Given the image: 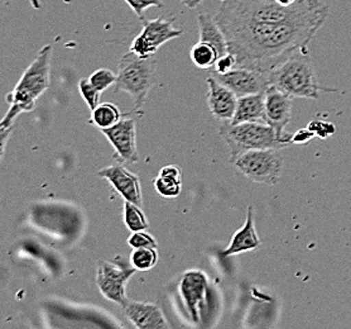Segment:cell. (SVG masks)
Wrapping results in <instances>:
<instances>
[{"mask_svg": "<svg viewBox=\"0 0 351 329\" xmlns=\"http://www.w3.org/2000/svg\"><path fill=\"white\" fill-rule=\"evenodd\" d=\"M328 16L326 5L311 14L280 23L223 21L217 25L226 37L235 67L269 73L288 57L306 49Z\"/></svg>", "mask_w": 351, "mask_h": 329, "instance_id": "6da1fadb", "label": "cell"}, {"mask_svg": "<svg viewBox=\"0 0 351 329\" xmlns=\"http://www.w3.org/2000/svg\"><path fill=\"white\" fill-rule=\"evenodd\" d=\"M326 5L321 0H295V3L288 7L276 0H220L215 19L216 22L280 23L311 14Z\"/></svg>", "mask_w": 351, "mask_h": 329, "instance_id": "7a4b0ae2", "label": "cell"}, {"mask_svg": "<svg viewBox=\"0 0 351 329\" xmlns=\"http://www.w3.org/2000/svg\"><path fill=\"white\" fill-rule=\"evenodd\" d=\"M51 57L52 46L46 45L21 76L16 88L8 93L7 103L9 109L0 123V128H13L19 114L34 111L37 99L49 87Z\"/></svg>", "mask_w": 351, "mask_h": 329, "instance_id": "3957f363", "label": "cell"}, {"mask_svg": "<svg viewBox=\"0 0 351 329\" xmlns=\"http://www.w3.org/2000/svg\"><path fill=\"white\" fill-rule=\"evenodd\" d=\"M268 78L271 87L291 98L317 99L322 90H330L319 87L313 63L306 49L288 57L268 73Z\"/></svg>", "mask_w": 351, "mask_h": 329, "instance_id": "277c9868", "label": "cell"}, {"mask_svg": "<svg viewBox=\"0 0 351 329\" xmlns=\"http://www.w3.org/2000/svg\"><path fill=\"white\" fill-rule=\"evenodd\" d=\"M219 133L229 148L232 162L247 151L265 148L280 150L292 144V139L282 138L268 123L261 122H247L239 124L223 122L219 127Z\"/></svg>", "mask_w": 351, "mask_h": 329, "instance_id": "5b68a950", "label": "cell"}, {"mask_svg": "<svg viewBox=\"0 0 351 329\" xmlns=\"http://www.w3.org/2000/svg\"><path fill=\"white\" fill-rule=\"evenodd\" d=\"M115 93H127L136 109L142 108L157 80V61L153 57L143 58L129 51L120 58Z\"/></svg>", "mask_w": 351, "mask_h": 329, "instance_id": "8992f818", "label": "cell"}, {"mask_svg": "<svg viewBox=\"0 0 351 329\" xmlns=\"http://www.w3.org/2000/svg\"><path fill=\"white\" fill-rule=\"evenodd\" d=\"M232 163L249 180L273 186L280 183L285 161L280 150L265 148L241 153Z\"/></svg>", "mask_w": 351, "mask_h": 329, "instance_id": "52a82bcc", "label": "cell"}, {"mask_svg": "<svg viewBox=\"0 0 351 329\" xmlns=\"http://www.w3.org/2000/svg\"><path fill=\"white\" fill-rule=\"evenodd\" d=\"M136 273V267L129 266L121 258L112 261L99 260L96 285L105 299L124 306L129 300L125 291L127 282Z\"/></svg>", "mask_w": 351, "mask_h": 329, "instance_id": "ba28073f", "label": "cell"}, {"mask_svg": "<svg viewBox=\"0 0 351 329\" xmlns=\"http://www.w3.org/2000/svg\"><path fill=\"white\" fill-rule=\"evenodd\" d=\"M184 31L175 25V18H157L144 22L143 28L130 45V51L139 57H152L168 41L178 38Z\"/></svg>", "mask_w": 351, "mask_h": 329, "instance_id": "9c48e42d", "label": "cell"}, {"mask_svg": "<svg viewBox=\"0 0 351 329\" xmlns=\"http://www.w3.org/2000/svg\"><path fill=\"white\" fill-rule=\"evenodd\" d=\"M101 133L114 147V159L119 163H136L139 161L136 118H121L110 128L101 129Z\"/></svg>", "mask_w": 351, "mask_h": 329, "instance_id": "30bf717a", "label": "cell"}, {"mask_svg": "<svg viewBox=\"0 0 351 329\" xmlns=\"http://www.w3.org/2000/svg\"><path fill=\"white\" fill-rule=\"evenodd\" d=\"M216 80L230 89L238 98L264 93L271 87L268 73H259L245 67H234L226 73L211 71Z\"/></svg>", "mask_w": 351, "mask_h": 329, "instance_id": "8fae6325", "label": "cell"}, {"mask_svg": "<svg viewBox=\"0 0 351 329\" xmlns=\"http://www.w3.org/2000/svg\"><path fill=\"white\" fill-rule=\"evenodd\" d=\"M208 289V277L205 273L199 270H190L184 273L180 282V294L193 323L201 321V312L206 305Z\"/></svg>", "mask_w": 351, "mask_h": 329, "instance_id": "7c38bea8", "label": "cell"}, {"mask_svg": "<svg viewBox=\"0 0 351 329\" xmlns=\"http://www.w3.org/2000/svg\"><path fill=\"white\" fill-rule=\"evenodd\" d=\"M292 118V98L280 89L269 87L265 90V120L282 138L292 139L286 127Z\"/></svg>", "mask_w": 351, "mask_h": 329, "instance_id": "4fadbf2b", "label": "cell"}, {"mask_svg": "<svg viewBox=\"0 0 351 329\" xmlns=\"http://www.w3.org/2000/svg\"><path fill=\"white\" fill-rule=\"evenodd\" d=\"M97 175L108 180L124 201L143 208V194L139 177L120 165H112L97 171Z\"/></svg>", "mask_w": 351, "mask_h": 329, "instance_id": "5bb4252c", "label": "cell"}, {"mask_svg": "<svg viewBox=\"0 0 351 329\" xmlns=\"http://www.w3.org/2000/svg\"><path fill=\"white\" fill-rule=\"evenodd\" d=\"M208 105L213 117L220 122L232 121L239 98L213 75L208 76Z\"/></svg>", "mask_w": 351, "mask_h": 329, "instance_id": "9a60e30c", "label": "cell"}, {"mask_svg": "<svg viewBox=\"0 0 351 329\" xmlns=\"http://www.w3.org/2000/svg\"><path fill=\"white\" fill-rule=\"evenodd\" d=\"M123 312L136 328L165 329L169 327L160 306L153 303L128 300V303L123 306Z\"/></svg>", "mask_w": 351, "mask_h": 329, "instance_id": "2e32d148", "label": "cell"}, {"mask_svg": "<svg viewBox=\"0 0 351 329\" xmlns=\"http://www.w3.org/2000/svg\"><path fill=\"white\" fill-rule=\"evenodd\" d=\"M261 245L262 242L256 233V223H254V209L253 207H247L245 223L241 225L239 231L232 236L229 246L223 249V256H235L240 253L256 251L261 247Z\"/></svg>", "mask_w": 351, "mask_h": 329, "instance_id": "e0dca14e", "label": "cell"}, {"mask_svg": "<svg viewBox=\"0 0 351 329\" xmlns=\"http://www.w3.org/2000/svg\"><path fill=\"white\" fill-rule=\"evenodd\" d=\"M197 23H199V41L211 45L217 51L219 60L230 55L228 41L223 34V30L220 28V25H217L215 16L208 13H201L197 16Z\"/></svg>", "mask_w": 351, "mask_h": 329, "instance_id": "ac0fdd59", "label": "cell"}, {"mask_svg": "<svg viewBox=\"0 0 351 329\" xmlns=\"http://www.w3.org/2000/svg\"><path fill=\"white\" fill-rule=\"evenodd\" d=\"M247 122L267 123L265 120V91L238 99L237 111L230 123L239 124Z\"/></svg>", "mask_w": 351, "mask_h": 329, "instance_id": "d6986e66", "label": "cell"}, {"mask_svg": "<svg viewBox=\"0 0 351 329\" xmlns=\"http://www.w3.org/2000/svg\"><path fill=\"white\" fill-rule=\"evenodd\" d=\"M156 192L163 198H177L182 190V174L176 165H167L162 168L158 177L153 181Z\"/></svg>", "mask_w": 351, "mask_h": 329, "instance_id": "ffe728a7", "label": "cell"}, {"mask_svg": "<svg viewBox=\"0 0 351 329\" xmlns=\"http://www.w3.org/2000/svg\"><path fill=\"white\" fill-rule=\"evenodd\" d=\"M121 120L119 108L112 103H101L93 111L91 123L97 128L106 129L115 126Z\"/></svg>", "mask_w": 351, "mask_h": 329, "instance_id": "44dd1931", "label": "cell"}, {"mask_svg": "<svg viewBox=\"0 0 351 329\" xmlns=\"http://www.w3.org/2000/svg\"><path fill=\"white\" fill-rule=\"evenodd\" d=\"M191 60L199 69L215 67L219 61V54L211 45L199 41L191 49Z\"/></svg>", "mask_w": 351, "mask_h": 329, "instance_id": "7402d4cb", "label": "cell"}, {"mask_svg": "<svg viewBox=\"0 0 351 329\" xmlns=\"http://www.w3.org/2000/svg\"><path fill=\"white\" fill-rule=\"evenodd\" d=\"M124 223L130 232L145 231L148 228V220L142 208L127 201L124 203Z\"/></svg>", "mask_w": 351, "mask_h": 329, "instance_id": "603a6c76", "label": "cell"}, {"mask_svg": "<svg viewBox=\"0 0 351 329\" xmlns=\"http://www.w3.org/2000/svg\"><path fill=\"white\" fill-rule=\"evenodd\" d=\"M158 262L157 249H134L130 253V265L136 267V271H149Z\"/></svg>", "mask_w": 351, "mask_h": 329, "instance_id": "cb8c5ba5", "label": "cell"}, {"mask_svg": "<svg viewBox=\"0 0 351 329\" xmlns=\"http://www.w3.org/2000/svg\"><path fill=\"white\" fill-rule=\"evenodd\" d=\"M117 79H118V75L108 69H99L95 73H91L88 78L90 82L101 93L106 89L110 88L112 85H115Z\"/></svg>", "mask_w": 351, "mask_h": 329, "instance_id": "d4e9b609", "label": "cell"}, {"mask_svg": "<svg viewBox=\"0 0 351 329\" xmlns=\"http://www.w3.org/2000/svg\"><path fill=\"white\" fill-rule=\"evenodd\" d=\"M79 90H80L81 95L84 98V100L88 105L90 111L93 112L97 105L100 104V97H101V91L90 82L88 79H81L79 82Z\"/></svg>", "mask_w": 351, "mask_h": 329, "instance_id": "484cf974", "label": "cell"}, {"mask_svg": "<svg viewBox=\"0 0 351 329\" xmlns=\"http://www.w3.org/2000/svg\"><path fill=\"white\" fill-rule=\"evenodd\" d=\"M128 245L132 249H157L158 242L152 234L144 232V231H138V232H132L128 238Z\"/></svg>", "mask_w": 351, "mask_h": 329, "instance_id": "4316f807", "label": "cell"}, {"mask_svg": "<svg viewBox=\"0 0 351 329\" xmlns=\"http://www.w3.org/2000/svg\"><path fill=\"white\" fill-rule=\"evenodd\" d=\"M130 8L134 10L139 19L144 21V12L148 8H162L163 1L162 0H125Z\"/></svg>", "mask_w": 351, "mask_h": 329, "instance_id": "83f0119b", "label": "cell"}, {"mask_svg": "<svg viewBox=\"0 0 351 329\" xmlns=\"http://www.w3.org/2000/svg\"><path fill=\"white\" fill-rule=\"evenodd\" d=\"M308 128L319 138H328L336 132L335 126L332 123L325 121H313L308 124Z\"/></svg>", "mask_w": 351, "mask_h": 329, "instance_id": "f1b7e54d", "label": "cell"}, {"mask_svg": "<svg viewBox=\"0 0 351 329\" xmlns=\"http://www.w3.org/2000/svg\"><path fill=\"white\" fill-rule=\"evenodd\" d=\"M315 137H316V135H315L308 127H307V128L300 129V131L295 132V135H292V144L304 145V144L310 142Z\"/></svg>", "mask_w": 351, "mask_h": 329, "instance_id": "f546056e", "label": "cell"}, {"mask_svg": "<svg viewBox=\"0 0 351 329\" xmlns=\"http://www.w3.org/2000/svg\"><path fill=\"white\" fill-rule=\"evenodd\" d=\"M187 8L195 9L199 7L204 0H181Z\"/></svg>", "mask_w": 351, "mask_h": 329, "instance_id": "4dcf8cb0", "label": "cell"}, {"mask_svg": "<svg viewBox=\"0 0 351 329\" xmlns=\"http://www.w3.org/2000/svg\"><path fill=\"white\" fill-rule=\"evenodd\" d=\"M276 1H278L280 4H282V5H286V7H288V5H292L293 3H295V0H276Z\"/></svg>", "mask_w": 351, "mask_h": 329, "instance_id": "1f68e13d", "label": "cell"}]
</instances>
